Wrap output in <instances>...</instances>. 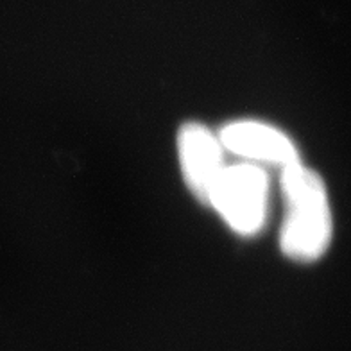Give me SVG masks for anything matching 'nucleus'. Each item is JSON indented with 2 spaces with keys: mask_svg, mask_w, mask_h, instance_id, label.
<instances>
[{
  "mask_svg": "<svg viewBox=\"0 0 351 351\" xmlns=\"http://www.w3.org/2000/svg\"><path fill=\"white\" fill-rule=\"evenodd\" d=\"M271 183L265 169L253 163L228 165L210 195L213 208L235 235L254 239L269 217Z\"/></svg>",
  "mask_w": 351,
  "mask_h": 351,
  "instance_id": "obj_2",
  "label": "nucleus"
},
{
  "mask_svg": "<svg viewBox=\"0 0 351 351\" xmlns=\"http://www.w3.org/2000/svg\"><path fill=\"white\" fill-rule=\"evenodd\" d=\"M226 153L253 165L283 167L301 162L296 142L280 128L262 121H231L217 131Z\"/></svg>",
  "mask_w": 351,
  "mask_h": 351,
  "instance_id": "obj_4",
  "label": "nucleus"
},
{
  "mask_svg": "<svg viewBox=\"0 0 351 351\" xmlns=\"http://www.w3.org/2000/svg\"><path fill=\"white\" fill-rule=\"evenodd\" d=\"M283 221L278 245L287 260L312 263L328 251L333 237V217L323 178L301 162L291 163L280 174Z\"/></svg>",
  "mask_w": 351,
  "mask_h": 351,
  "instance_id": "obj_1",
  "label": "nucleus"
},
{
  "mask_svg": "<svg viewBox=\"0 0 351 351\" xmlns=\"http://www.w3.org/2000/svg\"><path fill=\"white\" fill-rule=\"evenodd\" d=\"M176 151L183 183L192 197L208 206L210 195L228 167L217 131L199 121L183 122L176 133Z\"/></svg>",
  "mask_w": 351,
  "mask_h": 351,
  "instance_id": "obj_3",
  "label": "nucleus"
}]
</instances>
